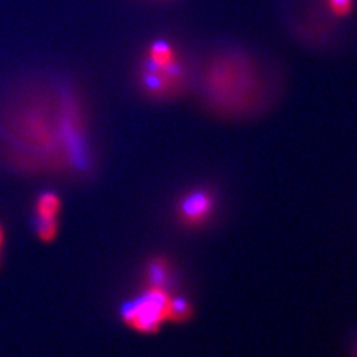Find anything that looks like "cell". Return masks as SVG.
<instances>
[{
    "label": "cell",
    "mask_w": 357,
    "mask_h": 357,
    "mask_svg": "<svg viewBox=\"0 0 357 357\" xmlns=\"http://www.w3.org/2000/svg\"><path fill=\"white\" fill-rule=\"evenodd\" d=\"M176 270L169 256L155 255L144 262L143 266V287L174 292Z\"/></svg>",
    "instance_id": "cell-5"
},
{
    "label": "cell",
    "mask_w": 357,
    "mask_h": 357,
    "mask_svg": "<svg viewBox=\"0 0 357 357\" xmlns=\"http://www.w3.org/2000/svg\"><path fill=\"white\" fill-rule=\"evenodd\" d=\"M195 307L192 301L181 294H172L167 305V323H186L194 317Z\"/></svg>",
    "instance_id": "cell-6"
},
{
    "label": "cell",
    "mask_w": 357,
    "mask_h": 357,
    "mask_svg": "<svg viewBox=\"0 0 357 357\" xmlns=\"http://www.w3.org/2000/svg\"><path fill=\"white\" fill-rule=\"evenodd\" d=\"M331 13L337 17H347L354 8V0H328Z\"/></svg>",
    "instance_id": "cell-9"
},
{
    "label": "cell",
    "mask_w": 357,
    "mask_h": 357,
    "mask_svg": "<svg viewBox=\"0 0 357 357\" xmlns=\"http://www.w3.org/2000/svg\"><path fill=\"white\" fill-rule=\"evenodd\" d=\"M353 357H357V342H356L354 349H353Z\"/></svg>",
    "instance_id": "cell-11"
},
{
    "label": "cell",
    "mask_w": 357,
    "mask_h": 357,
    "mask_svg": "<svg viewBox=\"0 0 357 357\" xmlns=\"http://www.w3.org/2000/svg\"><path fill=\"white\" fill-rule=\"evenodd\" d=\"M36 218L57 219L61 210V199L55 192H43L36 201Z\"/></svg>",
    "instance_id": "cell-7"
},
{
    "label": "cell",
    "mask_w": 357,
    "mask_h": 357,
    "mask_svg": "<svg viewBox=\"0 0 357 357\" xmlns=\"http://www.w3.org/2000/svg\"><path fill=\"white\" fill-rule=\"evenodd\" d=\"M218 198L213 189L197 186L188 189L177 198L174 204V218L178 225L186 229L204 228L215 218Z\"/></svg>",
    "instance_id": "cell-4"
},
{
    "label": "cell",
    "mask_w": 357,
    "mask_h": 357,
    "mask_svg": "<svg viewBox=\"0 0 357 357\" xmlns=\"http://www.w3.org/2000/svg\"><path fill=\"white\" fill-rule=\"evenodd\" d=\"M174 294V292H173ZM170 292L143 287L142 292L122 304L119 317L131 331L153 335L167 323V305Z\"/></svg>",
    "instance_id": "cell-3"
},
{
    "label": "cell",
    "mask_w": 357,
    "mask_h": 357,
    "mask_svg": "<svg viewBox=\"0 0 357 357\" xmlns=\"http://www.w3.org/2000/svg\"><path fill=\"white\" fill-rule=\"evenodd\" d=\"M142 91L153 100H172L182 96L189 85V73L177 50L165 39L153 40L139 72Z\"/></svg>",
    "instance_id": "cell-2"
},
{
    "label": "cell",
    "mask_w": 357,
    "mask_h": 357,
    "mask_svg": "<svg viewBox=\"0 0 357 357\" xmlns=\"http://www.w3.org/2000/svg\"><path fill=\"white\" fill-rule=\"evenodd\" d=\"M36 227V236L43 243H51L55 240L59 234V223L57 219H39L36 218L35 222Z\"/></svg>",
    "instance_id": "cell-8"
},
{
    "label": "cell",
    "mask_w": 357,
    "mask_h": 357,
    "mask_svg": "<svg viewBox=\"0 0 357 357\" xmlns=\"http://www.w3.org/2000/svg\"><path fill=\"white\" fill-rule=\"evenodd\" d=\"M203 96L216 115L240 118L250 114L259 100V81L252 63L238 54L211 61L203 77Z\"/></svg>",
    "instance_id": "cell-1"
},
{
    "label": "cell",
    "mask_w": 357,
    "mask_h": 357,
    "mask_svg": "<svg viewBox=\"0 0 357 357\" xmlns=\"http://www.w3.org/2000/svg\"><path fill=\"white\" fill-rule=\"evenodd\" d=\"M3 243H5V232H3V227L0 225V261H2V250H3Z\"/></svg>",
    "instance_id": "cell-10"
}]
</instances>
